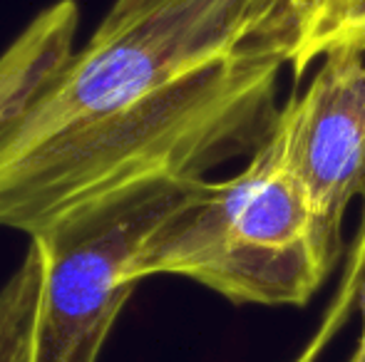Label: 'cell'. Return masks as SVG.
<instances>
[{"label": "cell", "instance_id": "obj_4", "mask_svg": "<svg viewBox=\"0 0 365 362\" xmlns=\"http://www.w3.org/2000/svg\"><path fill=\"white\" fill-rule=\"evenodd\" d=\"M301 97L281 110L289 164L303 186L328 261L341 256L346 211L365 191V50L336 45Z\"/></svg>", "mask_w": 365, "mask_h": 362}, {"label": "cell", "instance_id": "obj_5", "mask_svg": "<svg viewBox=\"0 0 365 362\" xmlns=\"http://www.w3.org/2000/svg\"><path fill=\"white\" fill-rule=\"evenodd\" d=\"M77 28V0H55L0 53V129L10 124L68 65L75 55Z\"/></svg>", "mask_w": 365, "mask_h": 362}, {"label": "cell", "instance_id": "obj_11", "mask_svg": "<svg viewBox=\"0 0 365 362\" xmlns=\"http://www.w3.org/2000/svg\"><path fill=\"white\" fill-rule=\"evenodd\" d=\"M348 362H351V360H348Z\"/></svg>", "mask_w": 365, "mask_h": 362}, {"label": "cell", "instance_id": "obj_1", "mask_svg": "<svg viewBox=\"0 0 365 362\" xmlns=\"http://www.w3.org/2000/svg\"><path fill=\"white\" fill-rule=\"evenodd\" d=\"M301 28L298 0H162L97 28L0 129V226L33 238L107 193L256 151Z\"/></svg>", "mask_w": 365, "mask_h": 362}, {"label": "cell", "instance_id": "obj_6", "mask_svg": "<svg viewBox=\"0 0 365 362\" xmlns=\"http://www.w3.org/2000/svg\"><path fill=\"white\" fill-rule=\"evenodd\" d=\"M45 280V248L30 238L18 271L0 288V362H35L40 295Z\"/></svg>", "mask_w": 365, "mask_h": 362}, {"label": "cell", "instance_id": "obj_8", "mask_svg": "<svg viewBox=\"0 0 365 362\" xmlns=\"http://www.w3.org/2000/svg\"><path fill=\"white\" fill-rule=\"evenodd\" d=\"M157 3H162V0H115L110 13L102 18L100 28H115V25L135 18L137 13H142V10L152 8V5H157Z\"/></svg>", "mask_w": 365, "mask_h": 362}, {"label": "cell", "instance_id": "obj_9", "mask_svg": "<svg viewBox=\"0 0 365 362\" xmlns=\"http://www.w3.org/2000/svg\"><path fill=\"white\" fill-rule=\"evenodd\" d=\"M363 198H365V191H363ZM361 246H363V288H361V300H363V330H361V340H358V348H356V353H353L351 362H365V221H363Z\"/></svg>", "mask_w": 365, "mask_h": 362}, {"label": "cell", "instance_id": "obj_7", "mask_svg": "<svg viewBox=\"0 0 365 362\" xmlns=\"http://www.w3.org/2000/svg\"><path fill=\"white\" fill-rule=\"evenodd\" d=\"M336 45H358L365 50V0H321L291 58L296 78Z\"/></svg>", "mask_w": 365, "mask_h": 362}, {"label": "cell", "instance_id": "obj_3", "mask_svg": "<svg viewBox=\"0 0 365 362\" xmlns=\"http://www.w3.org/2000/svg\"><path fill=\"white\" fill-rule=\"evenodd\" d=\"M202 179H157L90 201L33 236L45 248L35 362H97L140 280L137 256Z\"/></svg>", "mask_w": 365, "mask_h": 362}, {"label": "cell", "instance_id": "obj_2", "mask_svg": "<svg viewBox=\"0 0 365 362\" xmlns=\"http://www.w3.org/2000/svg\"><path fill=\"white\" fill-rule=\"evenodd\" d=\"M316 218L289 164L279 112L249 164L226 181L202 179L157 228L132 275H184L231 303L303 305L328 278Z\"/></svg>", "mask_w": 365, "mask_h": 362}, {"label": "cell", "instance_id": "obj_10", "mask_svg": "<svg viewBox=\"0 0 365 362\" xmlns=\"http://www.w3.org/2000/svg\"><path fill=\"white\" fill-rule=\"evenodd\" d=\"M298 3H301V13H303V28H301V35H303V30H306L308 20L313 18V13L318 10L321 0H298ZM298 43H301V40H298Z\"/></svg>", "mask_w": 365, "mask_h": 362}]
</instances>
